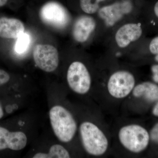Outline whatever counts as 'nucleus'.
<instances>
[{
	"mask_svg": "<svg viewBox=\"0 0 158 158\" xmlns=\"http://www.w3.org/2000/svg\"><path fill=\"white\" fill-rule=\"evenodd\" d=\"M49 117L57 138L63 142L71 141L77 129L76 122L71 113L62 106H55L50 110Z\"/></svg>",
	"mask_w": 158,
	"mask_h": 158,
	"instance_id": "obj_1",
	"label": "nucleus"
},
{
	"mask_svg": "<svg viewBox=\"0 0 158 158\" xmlns=\"http://www.w3.org/2000/svg\"><path fill=\"white\" fill-rule=\"evenodd\" d=\"M80 134L83 146L91 155H102L108 149L109 142L102 131L96 125L85 122L81 125Z\"/></svg>",
	"mask_w": 158,
	"mask_h": 158,
	"instance_id": "obj_2",
	"label": "nucleus"
},
{
	"mask_svg": "<svg viewBox=\"0 0 158 158\" xmlns=\"http://www.w3.org/2000/svg\"><path fill=\"white\" fill-rule=\"evenodd\" d=\"M120 143L126 148L133 153L141 152L149 144V134L141 126L131 124L120 129L118 133Z\"/></svg>",
	"mask_w": 158,
	"mask_h": 158,
	"instance_id": "obj_3",
	"label": "nucleus"
},
{
	"mask_svg": "<svg viewBox=\"0 0 158 158\" xmlns=\"http://www.w3.org/2000/svg\"><path fill=\"white\" fill-rule=\"evenodd\" d=\"M67 80L71 89L76 93H88L91 86V77L86 66L82 62H73L68 69Z\"/></svg>",
	"mask_w": 158,
	"mask_h": 158,
	"instance_id": "obj_4",
	"label": "nucleus"
},
{
	"mask_svg": "<svg viewBox=\"0 0 158 158\" xmlns=\"http://www.w3.org/2000/svg\"><path fill=\"white\" fill-rule=\"evenodd\" d=\"M135 77L126 71H118L111 75L108 81L107 88L110 95L117 99L127 97L135 87Z\"/></svg>",
	"mask_w": 158,
	"mask_h": 158,
	"instance_id": "obj_5",
	"label": "nucleus"
},
{
	"mask_svg": "<svg viewBox=\"0 0 158 158\" xmlns=\"http://www.w3.org/2000/svg\"><path fill=\"white\" fill-rule=\"evenodd\" d=\"M40 15L44 22L58 28H64L69 20L67 10L57 2H49L44 5L40 9Z\"/></svg>",
	"mask_w": 158,
	"mask_h": 158,
	"instance_id": "obj_6",
	"label": "nucleus"
},
{
	"mask_svg": "<svg viewBox=\"0 0 158 158\" xmlns=\"http://www.w3.org/2000/svg\"><path fill=\"white\" fill-rule=\"evenodd\" d=\"M33 57L36 65L46 72L56 69L59 63V53L56 48L50 44H37L34 48Z\"/></svg>",
	"mask_w": 158,
	"mask_h": 158,
	"instance_id": "obj_7",
	"label": "nucleus"
},
{
	"mask_svg": "<svg viewBox=\"0 0 158 158\" xmlns=\"http://www.w3.org/2000/svg\"><path fill=\"white\" fill-rule=\"evenodd\" d=\"M132 9V4L130 0H124L105 6L99 11L100 17L104 20L107 25L112 26L128 14Z\"/></svg>",
	"mask_w": 158,
	"mask_h": 158,
	"instance_id": "obj_8",
	"label": "nucleus"
},
{
	"mask_svg": "<svg viewBox=\"0 0 158 158\" xmlns=\"http://www.w3.org/2000/svg\"><path fill=\"white\" fill-rule=\"evenodd\" d=\"M142 31L138 24L129 23L118 29L116 34V40L120 48L126 47L131 42L135 41L141 37Z\"/></svg>",
	"mask_w": 158,
	"mask_h": 158,
	"instance_id": "obj_9",
	"label": "nucleus"
},
{
	"mask_svg": "<svg viewBox=\"0 0 158 158\" xmlns=\"http://www.w3.org/2000/svg\"><path fill=\"white\" fill-rule=\"evenodd\" d=\"M96 27L93 18L87 15L81 16L73 26V34L74 38L79 42H85L90 37Z\"/></svg>",
	"mask_w": 158,
	"mask_h": 158,
	"instance_id": "obj_10",
	"label": "nucleus"
},
{
	"mask_svg": "<svg viewBox=\"0 0 158 158\" xmlns=\"http://www.w3.org/2000/svg\"><path fill=\"white\" fill-rule=\"evenodd\" d=\"M25 27L19 20L7 17L0 18V37L15 39L24 33Z\"/></svg>",
	"mask_w": 158,
	"mask_h": 158,
	"instance_id": "obj_11",
	"label": "nucleus"
},
{
	"mask_svg": "<svg viewBox=\"0 0 158 158\" xmlns=\"http://www.w3.org/2000/svg\"><path fill=\"white\" fill-rule=\"evenodd\" d=\"M132 92L133 95L136 98H143L149 102L158 101V86L151 82L139 84L135 87Z\"/></svg>",
	"mask_w": 158,
	"mask_h": 158,
	"instance_id": "obj_12",
	"label": "nucleus"
},
{
	"mask_svg": "<svg viewBox=\"0 0 158 158\" xmlns=\"http://www.w3.org/2000/svg\"><path fill=\"white\" fill-rule=\"evenodd\" d=\"M27 141V139L24 133L20 131L10 132L8 148L13 150H20L25 147Z\"/></svg>",
	"mask_w": 158,
	"mask_h": 158,
	"instance_id": "obj_13",
	"label": "nucleus"
},
{
	"mask_svg": "<svg viewBox=\"0 0 158 158\" xmlns=\"http://www.w3.org/2000/svg\"><path fill=\"white\" fill-rule=\"evenodd\" d=\"M31 42V37L27 33H23L18 37L15 50L18 54H22L27 50Z\"/></svg>",
	"mask_w": 158,
	"mask_h": 158,
	"instance_id": "obj_14",
	"label": "nucleus"
},
{
	"mask_svg": "<svg viewBox=\"0 0 158 158\" xmlns=\"http://www.w3.org/2000/svg\"><path fill=\"white\" fill-rule=\"evenodd\" d=\"M105 0H80L81 9L87 14H92L98 10L99 3Z\"/></svg>",
	"mask_w": 158,
	"mask_h": 158,
	"instance_id": "obj_15",
	"label": "nucleus"
},
{
	"mask_svg": "<svg viewBox=\"0 0 158 158\" xmlns=\"http://www.w3.org/2000/svg\"><path fill=\"white\" fill-rule=\"evenodd\" d=\"M49 158H70L69 153L62 145L54 144L50 148L48 153Z\"/></svg>",
	"mask_w": 158,
	"mask_h": 158,
	"instance_id": "obj_16",
	"label": "nucleus"
},
{
	"mask_svg": "<svg viewBox=\"0 0 158 158\" xmlns=\"http://www.w3.org/2000/svg\"><path fill=\"white\" fill-rule=\"evenodd\" d=\"M10 132L5 128L0 127V150L9 147Z\"/></svg>",
	"mask_w": 158,
	"mask_h": 158,
	"instance_id": "obj_17",
	"label": "nucleus"
},
{
	"mask_svg": "<svg viewBox=\"0 0 158 158\" xmlns=\"http://www.w3.org/2000/svg\"><path fill=\"white\" fill-rule=\"evenodd\" d=\"M149 135L152 141L158 144V123L151 130Z\"/></svg>",
	"mask_w": 158,
	"mask_h": 158,
	"instance_id": "obj_18",
	"label": "nucleus"
},
{
	"mask_svg": "<svg viewBox=\"0 0 158 158\" xmlns=\"http://www.w3.org/2000/svg\"><path fill=\"white\" fill-rule=\"evenodd\" d=\"M149 49L152 54H158V37H155L152 40L149 45Z\"/></svg>",
	"mask_w": 158,
	"mask_h": 158,
	"instance_id": "obj_19",
	"label": "nucleus"
},
{
	"mask_svg": "<svg viewBox=\"0 0 158 158\" xmlns=\"http://www.w3.org/2000/svg\"><path fill=\"white\" fill-rule=\"evenodd\" d=\"M10 76L5 71L0 69V85H4L9 81Z\"/></svg>",
	"mask_w": 158,
	"mask_h": 158,
	"instance_id": "obj_20",
	"label": "nucleus"
},
{
	"mask_svg": "<svg viewBox=\"0 0 158 158\" xmlns=\"http://www.w3.org/2000/svg\"><path fill=\"white\" fill-rule=\"evenodd\" d=\"M153 73V79L154 81L158 83V65H153L152 67Z\"/></svg>",
	"mask_w": 158,
	"mask_h": 158,
	"instance_id": "obj_21",
	"label": "nucleus"
},
{
	"mask_svg": "<svg viewBox=\"0 0 158 158\" xmlns=\"http://www.w3.org/2000/svg\"><path fill=\"white\" fill-rule=\"evenodd\" d=\"M34 158H49L48 154L44 153H38L34 156Z\"/></svg>",
	"mask_w": 158,
	"mask_h": 158,
	"instance_id": "obj_22",
	"label": "nucleus"
},
{
	"mask_svg": "<svg viewBox=\"0 0 158 158\" xmlns=\"http://www.w3.org/2000/svg\"><path fill=\"white\" fill-rule=\"evenodd\" d=\"M152 113L155 116L158 117V101L152 110Z\"/></svg>",
	"mask_w": 158,
	"mask_h": 158,
	"instance_id": "obj_23",
	"label": "nucleus"
},
{
	"mask_svg": "<svg viewBox=\"0 0 158 158\" xmlns=\"http://www.w3.org/2000/svg\"><path fill=\"white\" fill-rule=\"evenodd\" d=\"M8 2V0H0V7L5 6Z\"/></svg>",
	"mask_w": 158,
	"mask_h": 158,
	"instance_id": "obj_24",
	"label": "nucleus"
},
{
	"mask_svg": "<svg viewBox=\"0 0 158 158\" xmlns=\"http://www.w3.org/2000/svg\"><path fill=\"white\" fill-rule=\"evenodd\" d=\"M154 11L156 15L158 17V1L156 3L155 6Z\"/></svg>",
	"mask_w": 158,
	"mask_h": 158,
	"instance_id": "obj_25",
	"label": "nucleus"
},
{
	"mask_svg": "<svg viewBox=\"0 0 158 158\" xmlns=\"http://www.w3.org/2000/svg\"><path fill=\"white\" fill-rule=\"evenodd\" d=\"M3 116V111L1 103H0V118H2Z\"/></svg>",
	"mask_w": 158,
	"mask_h": 158,
	"instance_id": "obj_26",
	"label": "nucleus"
},
{
	"mask_svg": "<svg viewBox=\"0 0 158 158\" xmlns=\"http://www.w3.org/2000/svg\"><path fill=\"white\" fill-rule=\"evenodd\" d=\"M155 59H156V61L157 62H158V55H157L156 56V58H155Z\"/></svg>",
	"mask_w": 158,
	"mask_h": 158,
	"instance_id": "obj_27",
	"label": "nucleus"
}]
</instances>
